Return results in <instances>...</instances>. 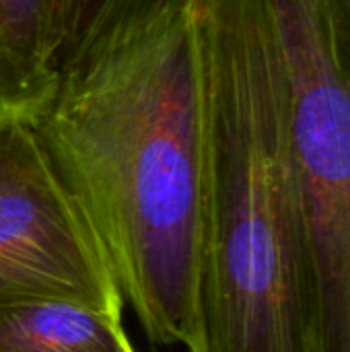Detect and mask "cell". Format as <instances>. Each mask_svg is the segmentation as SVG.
<instances>
[{"label":"cell","mask_w":350,"mask_h":352,"mask_svg":"<svg viewBox=\"0 0 350 352\" xmlns=\"http://www.w3.org/2000/svg\"><path fill=\"white\" fill-rule=\"evenodd\" d=\"M155 346H190L204 233L194 0L60 74L29 120Z\"/></svg>","instance_id":"1"},{"label":"cell","mask_w":350,"mask_h":352,"mask_svg":"<svg viewBox=\"0 0 350 352\" xmlns=\"http://www.w3.org/2000/svg\"><path fill=\"white\" fill-rule=\"evenodd\" d=\"M204 233L188 352H309L299 182L270 0H194Z\"/></svg>","instance_id":"2"},{"label":"cell","mask_w":350,"mask_h":352,"mask_svg":"<svg viewBox=\"0 0 350 352\" xmlns=\"http://www.w3.org/2000/svg\"><path fill=\"white\" fill-rule=\"evenodd\" d=\"M299 182L309 351L350 352V0H270Z\"/></svg>","instance_id":"3"},{"label":"cell","mask_w":350,"mask_h":352,"mask_svg":"<svg viewBox=\"0 0 350 352\" xmlns=\"http://www.w3.org/2000/svg\"><path fill=\"white\" fill-rule=\"evenodd\" d=\"M12 299L124 314L101 245L27 118L0 126V301Z\"/></svg>","instance_id":"4"},{"label":"cell","mask_w":350,"mask_h":352,"mask_svg":"<svg viewBox=\"0 0 350 352\" xmlns=\"http://www.w3.org/2000/svg\"><path fill=\"white\" fill-rule=\"evenodd\" d=\"M0 352H136L120 318L56 299L0 301Z\"/></svg>","instance_id":"5"},{"label":"cell","mask_w":350,"mask_h":352,"mask_svg":"<svg viewBox=\"0 0 350 352\" xmlns=\"http://www.w3.org/2000/svg\"><path fill=\"white\" fill-rule=\"evenodd\" d=\"M54 0H0V95L33 118L58 85Z\"/></svg>","instance_id":"6"},{"label":"cell","mask_w":350,"mask_h":352,"mask_svg":"<svg viewBox=\"0 0 350 352\" xmlns=\"http://www.w3.org/2000/svg\"><path fill=\"white\" fill-rule=\"evenodd\" d=\"M171 0H58L56 70L64 74L101 54Z\"/></svg>","instance_id":"7"},{"label":"cell","mask_w":350,"mask_h":352,"mask_svg":"<svg viewBox=\"0 0 350 352\" xmlns=\"http://www.w3.org/2000/svg\"><path fill=\"white\" fill-rule=\"evenodd\" d=\"M12 118H25V116L17 113L12 107H8V105H6V101H4V99H2V95H0V126H2L4 122L12 120ZM27 120H29V118H27Z\"/></svg>","instance_id":"8"},{"label":"cell","mask_w":350,"mask_h":352,"mask_svg":"<svg viewBox=\"0 0 350 352\" xmlns=\"http://www.w3.org/2000/svg\"><path fill=\"white\" fill-rule=\"evenodd\" d=\"M56 2H58V0H54V12H56Z\"/></svg>","instance_id":"9"}]
</instances>
